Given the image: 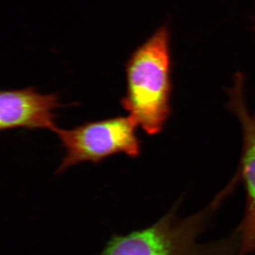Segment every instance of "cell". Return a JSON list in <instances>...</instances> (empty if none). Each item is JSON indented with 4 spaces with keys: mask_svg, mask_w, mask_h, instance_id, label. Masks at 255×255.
<instances>
[{
    "mask_svg": "<svg viewBox=\"0 0 255 255\" xmlns=\"http://www.w3.org/2000/svg\"><path fill=\"white\" fill-rule=\"evenodd\" d=\"M127 92L122 107L148 135L163 129L171 113L172 55L168 25L157 28L126 65Z\"/></svg>",
    "mask_w": 255,
    "mask_h": 255,
    "instance_id": "1",
    "label": "cell"
},
{
    "mask_svg": "<svg viewBox=\"0 0 255 255\" xmlns=\"http://www.w3.org/2000/svg\"><path fill=\"white\" fill-rule=\"evenodd\" d=\"M216 207L210 204L184 219L176 210L148 227L127 234H113L100 255H239L237 235L212 243H199Z\"/></svg>",
    "mask_w": 255,
    "mask_h": 255,
    "instance_id": "2",
    "label": "cell"
},
{
    "mask_svg": "<svg viewBox=\"0 0 255 255\" xmlns=\"http://www.w3.org/2000/svg\"><path fill=\"white\" fill-rule=\"evenodd\" d=\"M137 127L128 116L88 122L69 130L58 128L55 132L66 150L58 172L82 162L98 163L117 154L137 157L140 153Z\"/></svg>",
    "mask_w": 255,
    "mask_h": 255,
    "instance_id": "3",
    "label": "cell"
},
{
    "mask_svg": "<svg viewBox=\"0 0 255 255\" xmlns=\"http://www.w3.org/2000/svg\"><path fill=\"white\" fill-rule=\"evenodd\" d=\"M228 107L241 122L243 129L242 177L248 195L246 216L240 226L241 248L240 255H246L255 250V113L247 107L245 79L241 73L235 78L233 87L228 90Z\"/></svg>",
    "mask_w": 255,
    "mask_h": 255,
    "instance_id": "4",
    "label": "cell"
},
{
    "mask_svg": "<svg viewBox=\"0 0 255 255\" xmlns=\"http://www.w3.org/2000/svg\"><path fill=\"white\" fill-rule=\"evenodd\" d=\"M55 94L42 95L34 88L5 90L0 94V129H48L55 132V110L60 107Z\"/></svg>",
    "mask_w": 255,
    "mask_h": 255,
    "instance_id": "5",
    "label": "cell"
},
{
    "mask_svg": "<svg viewBox=\"0 0 255 255\" xmlns=\"http://www.w3.org/2000/svg\"></svg>",
    "mask_w": 255,
    "mask_h": 255,
    "instance_id": "6",
    "label": "cell"
}]
</instances>
